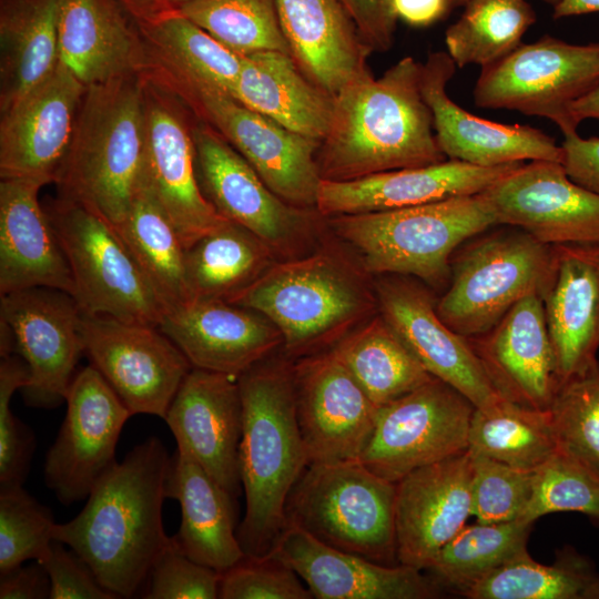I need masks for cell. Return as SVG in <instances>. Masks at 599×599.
<instances>
[{
  "mask_svg": "<svg viewBox=\"0 0 599 599\" xmlns=\"http://www.w3.org/2000/svg\"><path fill=\"white\" fill-rule=\"evenodd\" d=\"M170 460L163 443L149 437L99 479L77 517L53 526V538L116 598L132 597L175 544L162 520Z\"/></svg>",
  "mask_w": 599,
  "mask_h": 599,
  "instance_id": "1",
  "label": "cell"
},
{
  "mask_svg": "<svg viewBox=\"0 0 599 599\" xmlns=\"http://www.w3.org/2000/svg\"><path fill=\"white\" fill-rule=\"evenodd\" d=\"M422 63L404 57L375 79L367 72L334 97L316 161L322 180L349 181L446 160L420 87Z\"/></svg>",
  "mask_w": 599,
  "mask_h": 599,
  "instance_id": "2",
  "label": "cell"
},
{
  "mask_svg": "<svg viewBox=\"0 0 599 599\" xmlns=\"http://www.w3.org/2000/svg\"><path fill=\"white\" fill-rule=\"evenodd\" d=\"M243 429L238 449L245 515L237 529L247 556L272 552L287 526L286 502L308 466L295 412L293 364L256 363L237 377Z\"/></svg>",
  "mask_w": 599,
  "mask_h": 599,
  "instance_id": "3",
  "label": "cell"
},
{
  "mask_svg": "<svg viewBox=\"0 0 599 599\" xmlns=\"http://www.w3.org/2000/svg\"><path fill=\"white\" fill-rule=\"evenodd\" d=\"M144 144L141 73L87 87L54 182L59 197L120 225L140 189Z\"/></svg>",
  "mask_w": 599,
  "mask_h": 599,
  "instance_id": "4",
  "label": "cell"
},
{
  "mask_svg": "<svg viewBox=\"0 0 599 599\" xmlns=\"http://www.w3.org/2000/svg\"><path fill=\"white\" fill-rule=\"evenodd\" d=\"M230 303L254 309L281 332L291 357H304L343 335L377 300L341 254L319 251L270 266Z\"/></svg>",
  "mask_w": 599,
  "mask_h": 599,
  "instance_id": "5",
  "label": "cell"
},
{
  "mask_svg": "<svg viewBox=\"0 0 599 599\" xmlns=\"http://www.w3.org/2000/svg\"><path fill=\"white\" fill-rule=\"evenodd\" d=\"M328 219L359 252L365 271L413 275L436 288L449 284L457 247L497 225L480 194Z\"/></svg>",
  "mask_w": 599,
  "mask_h": 599,
  "instance_id": "6",
  "label": "cell"
},
{
  "mask_svg": "<svg viewBox=\"0 0 599 599\" xmlns=\"http://www.w3.org/2000/svg\"><path fill=\"white\" fill-rule=\"evenodd\" d=\"M395 504L396 483L359 459L311 464L288 495L286 520L328 546L394 566Z\"/></svg>",
  "mask_w": 599,
  "mask_h": 599,
  "instance_id": "7",
  "label": "cell"
},
{
  "mask_svg": "<svg viewBox=\"0 0 599 599\" xmlns=\"http://www.w3.org/2000/svg\"><path fill=\"white\" fill-rule=\"evenodd\" d=\"M554 270L555 246L527 232L516 227L485 235L450 262L449 284L436 311L459 335L480 336L524 297L542 298Z\"/></svg>",
  "mask_w": 599,
  "mask_h": 599,
  "instance_id": "8",
  "label": "cell"
},
{
  "mask_svg": "<svg viewBox=\"0 0 599 599\" xmlns=\"http://www.w3.org/2000/svg\"><path fill=\"white\" fill-rule=\"evenodd\" d=\"M68 260L83 314L159 326L169 307L116 229L89 209L58 197L45 207Z\"/></svg>",
  "mask_w": 599,
  "mask_h": 599,
  "instance_id": "9",
  "label": "cell"
},
{
  "mask_svg": "<svg viewBox=\"0 0 599 599\" xmlns=\"http://www.w3.org/2000/svg\"><path fill=\"white\" fill-rule=\"evenodd\" d=\"M597 87L599 42L572 44L544 35L483 68L474 101L479 108L546 118L566 136L579 125L572 114L575 103Z\"/></svg>",
  "mask_w": 599,
  "mask_h": 599,
  "instance_id": "10",
  "label": "cell"
},
{
  "mask_svg": "<svg viewBox=\"0 0 599 599\" xmlns=\"http://www.w3.org/2000/svg\"><path fill=\"white\" fill-rule=\"evenodd\" d=\"M475 409L461 393L433 377L378 407L374 432L358 459L397 483L419 467L466 451Z\"/></svg>",
  "mask_w": 599,
  "mask_h": 599,
  "instance_id": "11",
  "label": "cell"
},
{
  "mask_svg": "<svg viewBox=\"0 0 599 599\" xmlns=\"http://www.w3.org/2000/svg\"><path fill=\"white\" fill-rule=\"evenodd\" d=\"M84 355L130 413L164 419L192 365L159 326L110 316L82 318Z\"/></svg>",
  "mask_w": 599,
  "mask_h": 599,
  "instance_id": "12",
  "label": "cell"
},
{
  "mask_svg": "<svg viewBox=\"0 0 599 599\" xmlns=\"http://www.w3.org/2000/svg\"><path fill=\"white\" fill-rule=\"evenodd\" d=\"M215 129L283 201L316 210L322 177L316 154L321 142L290 131L230 95L207 90H173Z\"/></svg>",
  "mask_w": 599,
  "mask_h": 599,
  "instance_id": "13",
  "label": "cell"
},
{
  "mask_svg": "<svg viewBox=\"0 0 599 599\" xmlns=\"http://www.w3.org/2000/svg\"><path fill=\"white\" fill-rule=\"evenodd\" d=\"M192 138L201 190L221 216L250 230L274 255L293 252L306 240L319 215L317 210L283 201L203 120L192 123Z\"/></svg>",
  "mask_w": 599,
  "mask_h": 599,
  "instance_id": "14",
  "label": "cell"
},
{
  "mask_svg": "<svg viewBox=\"0 0 599 599\" xmlns=\"http://www.w3.org/2000/svg\"><path fill=\"white\" fill-rule=\"evenodd\" d=\"M160 82L144 79L145 144L140 187L190 247L226 219L204 196L195 167L192 123Z\"/></svg>",
  "mask_w": 599,
  "mask_h": 599,
  "instance_id": "15",
  "label": "cell"
},
{
  "mask_svg": "<svg viewBox=\"0 0 599 599\" xmlns=\"http://www.w3.org/2000/svg\"><path fill=\"white\" fill-rule=\"evenodd\" d=\"M65 402L64 419L45 456L44 480L70 506L87 499L116 463V443L132 414L92 365L75 373Z\"/></svg>",
  "mask_w": 599,
  "mask_h": 599,
  "instance_id": "16",
  "label": "cell"
},
{
  "mask_svg": "<svg viewBox=\"0 0 599 599\" xmlns=\"http://www.w3.org/2000/svg\"><path fill=\"white\" fill-rule=\"evenodd\" d=\"M0 297V319L11 328L16 352L29 368L21 389L26 403L38 408L61 405L84 354L80 306L69 293L50 287Z\"/></svg>",
  "mask_w": 599,
  "mask_h": 599,
  "instance_id": "17",
  "label": "cell"
},
{
  "mask_svg": "<svg viewBox=\"0 0 599 599\" xmlns=\"http://www.w3.org/2000/svg\"><path fill=\"white\" fill-rule=\"evenodd\" d=\"M479 194L497 225L551 246L599 244V196L573 182L561 162L521 163Z\"/></svg>",
  "mask_w": 599,
  "mask_h": 599,
  "instance_id": "18",
  "label": "cell"
},
{
  "mask_svg": "<svg viewBox=\"0 0 599 599\" xmlns=\"http://www.w3.org/2000/svg\"><path fill=\"white\" fill-rule=\"evenodd\" d=\"M295 412L311 464L358 459L377 407L331 348L293 364Z\"/></svg>",
  "mask_w": 599,
  "mask_h": 599,
  "instance_id": "19",
  "label": "cell"
},
{
  "mask_svg": "<svg viewBox=\"0 0 599 599\" xmlns=\"http://www.w3.org/2000/svg\"><path fill=\"white\" fill-rule=\"evenodd\" d=\"M85 89L59 61L49 77L1 112V179L55 182Z\"/></svg>",
  "mask_w": 599,
  "mask_h": 599,
  "instance_id": "20",
  "label": "cell"
},
{
  "mask_svg": "<svg viewBox=\"0 0 599 599\" xmlns=\"http://www.w3.org/2000/svg\"><path fill=\"white\" fill-rule=\"evenodd\" d=\"M376 300L379 314L432 376L453 386L476 408H489L504 398L469 339L445 324L422 285L384 278L376 286Z\"/></svg>",
  "mask_w": 599,
  "mask_h": 599,
  "instance_id": "21",
  "label": "cell"
},
{
  "mask_svg": "<svg viewBox=\"0 0 599 599\" xmlns=\"http://www.w3.org/2000/svg\"><path fill=\"white\" fill-rule=\"evenodd\" d=\"M456 64L437 51L422 64L420 87L433 114L437 143L446 158L479 166L524 161L562 163V148L542 131L521 124H502L473 115L447 94Z\"/></svg>",
  "mask_w": 599,
  "mask_h": 599,
  "instance_id": "22",
  "label": "cell"
},
{
  "mask_svg": "<svg viewBox=\"0 0 599 599\" xmlns=\"http://www.w3.org/2000/svg\"><path fill=\"white\" fill-rule=\"evenodd\" d=\"M164 420L177 447L187 450L223 489L237 499L242 491L238 449L243 429L237 378L192 367Z\"/></svg>",
  "mask_w": 599,
  "mask_h": 599,
  "instance_id": "23",
  "label": "cell"
},
{
  "mask_svg": "<svg viewBox=\"0 0 599 599\" xmlns=\"http://www.w3.org/2000/svg\"><path fill=\"white\" fill-rule=\"evenodd\" d=\"M468 449L419 467L396 483L395 528L400 565L427 570L471 517Z\"/></svg>",
  "mask_w": 599,
  "mask_h": 599,
  "instance_id": "24",
  "label": "cell"
},
{
  "mask_svg": "<svg viewBox=\"0 0 599 599\" xmlns=\"http://www.w3.org/2000/svg\"><path fill=\"white\" fill-rule=\"evenodd\" d=\"M160 329L193 367L238 377L281 344L261 313L219 298H195L170 309Z\"/></svg>",
  "mask_w": 599,
  "mask_h": 599,
  "instance_id": "25",
  "label": "cell"
},
{
  "mask_svg": "<svg viewBox=\"0 0 599 599\" xmlns=\"http://www.w3.org/2000/svg\"><path fill=\"white\" fill-rule=\"evenodd\" d=\"M273 552L317 599H432L439 586L423 570L383 565L339 550L287 524Z\"/></svg>",
  "mask_w": 599,
  "mask_h": 599,
  "instance_id": "26",
  "label": "cell"
},
{
  "mask_svg": "<svg viewBox=\"0 0 599 599\" xmlns=\"http://www.w3.org/2000/svg\"><path fill=\"white\" fill-rule=\"evenodd\" d=\"M521 163L479 166L449 159L436 164L393 170L349 181L322 180L316 210L323 217H332L476 195Z\"/></svg>",
  "mask_w": 599,
  "mask_h": 599,
  "instance_id": "27",
  "label": "cell"
},
{
  "mask_svg": "<svg viewBox=\"0 0 599 599\" xmlns=\"http://www.w3.org/2000/svg\"><path fill=\"white\" fill-rule=\"evenodd\" d=\"M469 343L504 398L549 408L560 382L540 295L520 300L489 332Z\"/></svg>",
  "mask_w": 599,
  "mask_h": 599,
  "instance_id": "28",
  "label": "cell"
},
{
  "mask_svg": "<svg viewBox=\"0 0 599 599\" xmlns=\"http://www.w3.org/2000/svg\"><path fill=\"white\" fill-rule=\"evenodd\" d=\"M555 246V270L542 295L560 384L599 366V244Z\"/></svg>",
  "mask_w": 599,
  "mask_h": 599,
  "instance_id": "29",
  "label": "cell"
},
{
  "mask_svg": "<svg viewBox=\"0 0 599 599\" xmlns=\"http://www.w3.org/2000/svg\"><path fill=\"white\" fill-rule=\"evenodd\" d=\"M43 183L0 182V296L50 287L73 296L72 273L53 224L39 201Z\"/></svg>",
  "mask_w": 599,
  "mask_h": 599,
  "instance_id": "30",
  "label": "cell"
},
{
  "mask_svg": "<svg viewBox=\"0 0 599 599\" xmlns=\"http://www.w3.org/2000/svg\"><path fill=\"white\" fill-rule=\"evenodd\" d=\"M129 16L118 0H60L59 61L85 87L142 73L150 55Z\"/></svg>",
  "mask_w": 599,
  "mask_h": 599,
  "instance_id": "31",
  "label": "cell"
},
{
  "mask_svg": "<svg viewBox=\"0 0 599 599\" xmlns=\"http://www.w3.org/2000/svg\"><path fill=\"white\" fill-rule=\"evenodd\" d=\"M283 33L300 70L335 97L369 72L370 49L339 0H276Z\"/></svg>",
  "mask_w": 599,
  "mask_h": 599,
  "instance_id": "32",
  "label": "cell"
},
{
  "mask_svg": "<svg viewBox=\"0 0 599 599\" xmlns=\"http://www.w3.org/2000/svg\"><path fill=\"white\" fill-rule=\"evenodd\" d=\"M165 490L181 508L180 529L173 536L180 551L220 572L245 556L237 538L236 499L184 448L171 456Z\"/></svg>",
  "mask_w": 599,
  "mask_h": 599,
  "instance_id": "33",
  "label": "cell"
},
{
  "mask_svg": "<svg viewBox=\"0 0 599 599\" xmlns=\"http://www.w3.org/2000/svg\"><path fill=\"white\" fill-rule=\"evenodd\" d=\"M231 97L318 142L327 134L334 111V97L314 84L291 54L281 51L244 55Z\"/></svg>",
  "mask_w": 599,
  "mask_h": 599,
  "instance_id": "34",
  "label": "cell"
},
{
  "mask_svg": "<svg viewBox=\"0 0 599 599\" xmlns=\"http://www.w3.org/2000/svg\"><path fill=\"white\" fill-rule=\"evenodd\" d=\"M149 54L171 74L174 90H207L230 95L243 57L176 11L136 20ZM173 89V88H172Z\"/></svg>",
  "mask_w": 599,
  "mask_h": 599,
  "instance_id": "35",
  "label": "cell"
},
{
  "mask_svg": "<svg viewBox=\"0 0 599 599\" xmlns=\"http://www.w3.org/2000/svg\"><path fill=\"white\" fill-rule=\"evenodd\" d=\"M59 1L1 0V112L17 103L58 65Z\"/></svg>",
  "mask_w": 599,
  "mask_h": 599,
  "instance_id": "36",
  "label": "cell"
},
{
  "mask_svg": "<svg viewBox=\"0 0 599 599\" xmlns=\"http://www.w3.org/2000/svg\"><path fill=\"white\" fill-rule=\"evenodd\" d=\"M274 253L246 227L226 220L185 248L191 300L230 302L273 265Z\"/></svg>",
  "mask_w": 599,
  "mask_h": 599,
  "instance_id": "37",
  "label": "cell"
},
{
  "mask_svg": "<svg viewBox=\"0 0 599 599\" xmlns=\"http://www.w3.org/2000/svg\"><path fill=\"white\" fill-rule=\"evenodd\" d=\"M332 349L377 408L434 377L380 314Z\"/></svg>",
  "mask_w": 599,
  "mask_h": 599,
  "instance_id": "38",
  "label": "cell"
},
{
  "mask_svg": "<svg viewBox=\"0 0 599 599\" xmlns=\"http://www.w3.org/2000/svg\"><path fill=\"white\" fill-rule=\"evenodd\" d=\"M469 599H599V573L571 547L551 565L524 551L466 591Z\"/></svg>",
  "mask_w": 599,
  "mask_h": 599,
  "instance_id": "39",
  "label": "cell"
},
{
  "mask_svg": "<svg viewBox=\"0 0 599 599\" xmlns=\"http://www.w3.org/2000/svg\"><path fill=\"white\" fill-rule=\"evenodd\" d=\"M468 450L514 468L534 471L557 450L548 409L502 398L489 408H476Z\"/></svg>",
  "mask_w": 599,
  "mask_h": 599,
  "instance_id": "40",
  "label": "cell"
},
{
  "mask_svg": "<svg viewBox=\"0 0 599 599\" xmlns=\"http://www.w3.org/2000/svg\"><path fill=\"white\" fill-rule=\"evenodd\" d=\"M169 311L191 301L185 247L172 223L142 187L125 220L114 226Z\"/></svg>",
  "mask_w": 599,
  "mask_h": 599,
  "instance_id": "41",
  "label": "cell"
},
{
  "mask_svg": "<svg viewBox=\"0 0 599 599\" xmlns=\"http://www.w3.org/2000/svg\"><path fill=\"white\" fill-rule=\"evenodd\" d=\"M532 524L512 520L465 525L428 567L439 586L464 595L493 571L527 550Z\"/></svg>",
  "mask_w": 599,
  "mask_h": 599,
  "instance_id": "42",
  "label": "cell"
},
{
  "mask_svg": "<svg viewBox=\"0 0 599 599\" xmlns=\"http://www.w3.org/2000/svg\"><path fill=\"white\" fill-rule=\"evenodd\" d=\"M536 21L526 0H468L459 19L445 33L447 53L456 67L481 69L502 59L521 42Z\"/></svg>",
  "mask_w": 599,
  "mask_h": 599,
  "instance_id": "43",
  "label": "cell"
},
{
  "mask_svg": "<svg viewBox=\"0 0 599 599\" xmlns=\"http://www.w3.org/2000/svg\"><path fill=\"white\" fill-rule=\"evenodd\" d=\"M174 11L242 57L258 51L291 54L276 0H185Z\"/></svg>",
  "mask_w": 599,
  "mask_h": 599,
  "instance_id": "44",
  "label": "cell"
},
{
  "mask_svg": "<svg viewBox=\"0 0 599 599\" xmlns=\"http://www.w3.org/2000/svg\"><path fill=\"white\" fill-rule=\"evenodd\" d=\"M548 410L558 450L599 476V366L560 384Z\"/></svg>",
  "mask_w": 599,
  "mask_h": 599,
  "instance_id": "45",
  "label": "cell"
},
{
  "mask_svg": "<svg viewBox=\"0 0 599 599\" xmlns=\"http://www.w3.org/2000/svg\"><path fill=\"white\" fill-rule=\"evenodd\" d=\"M559 511H577L599 522V476L557 450L534 470L531 498L518 520L534 524Z\"/></svg>",
  "mask_w": 599,
  "mask_h": 599,
  "instance_id": "46",
  "label": "cell"
},
{
  "mask_svg": "<svg viewBox=\"0 0 599 599\" xmlns=\"http://www.w3.org/2000/svg\"><path fill=\"white\" fill-rule=\"evenodd\" d=\"M54 520L49 508L22 486L0 488V575L51 549Z\"/></svg>",
  "mask_w": 599,
  "mask_h": 599,
  "instance_id": "47",
  "label": "cell"
},
{
  "mask_svg": "<svg viewBox=\"0 0 599 599\" xmlns=\"http://www.w3.org/2000/svg\"><path fill=\"white\" fill-rule=\"evenodd\" d=\"M470 455L471 517L486 524L518 520L531 498L534 471L514 468L485 456Z\"/></svg>",
  "mask_w": 599,
  "mask_h": 599,
  "instance_id": "48",
  "label": "cell"
},
{
  "mask_svg": "<svg viewBox=\"0 0 599 599\" xmlns=\"http://www.w3.org/2000/svg\"><path fill=\"white\" fill-rule=\"evenodd\" d=\"M29 380L26 362L16 355L0 363V488L22 486L29 471L34 447L31 429L11 412L10 402L17 389Z\"/></svg>",
  "mask_w": 599,
  "mask_h": 599,
  "instance_id": "49",
  "label": "cell"
},
{
  "mask_svg": "<svg viewBox=\"0 0 599 599\" xmlns=\"http://www.w3.org/2000/svg\"><path fill=\"white\" fill-rule=\"evenodd\" d=\"M222 599H311L312 592L301 577L275 552L245 555L221 572Z\"/></svg>",
  "mask_w": 599,
  "mask_h": 599,
  "instance_id": "50",
  "label": "cell"
},
{
  "mask_svg": "<svg viewBox=\"0 0 599 599\" xmlns=\"http://www.w3.org/2000/svg\"><path fill=\"white\" fill-rule=\"evenodd\" d=\"M149 576L148 599L219 598L221 572L190 559L176 544L159 557Z\"/></svg>",
  "mask_w": 599,
  "mask_h": 599,
  "instance_id": "51",
  "label": "cell"
},
{
  "mask_svg": "<svg viewBox=\"0 0 599 599\" xmlns=\"http://www.w3.org/2000/svg\"><path fill=\"white\" fill-rule=\"evenodd\" d=\"M50 579V599H114L90 567L64 544L53 540L48 555L38 561Z\"/></svg>",
  "mask_w": 599,
  "mask_h": 599,
  "instance_id": "52",
  "label": "cell"
},
{
  "mask_svg": "<svg viewBox=\"0 0 599 599\" xmlns=\"http://www.w3.org/2000/svg\"><path fill=\"white\" fill-rule=\"evenodd\" d=\"M339 1L372 52H385L392 48L397 22L393 0Z\"/></svg>",
  "mask_w": 599,
  "mask_h": 599,
  "instance_id": "53",
  "label": "cell"
},
{
  "mask_svg": "<svg viewBox=\"0 0 599 599\" xmlns=\"http://www.w3.org/2000/svg\"><path fill=\"white\" fill-rule=\"evenodd\" d=\"M562 165L568 176L599 196V138L566 135L561 144Z\"/></svg>",
  "mask_w": 599,
  "mask_h": 599,
  "instance_id": "54",
  "label": "cell"
},
{
  "mask_svg": "<svg viewBox=\"0 0 599 599\" xmlns=\"http://www.w3.org/2000/svg\"><path fill=\"white\" fill-rule=\"evenodd\" d=\"M1 599H43L49 598L50 579L41 564L35 561L0 575Z\"/></svg>",
  "mask_w": 599,
  "mask_h": 599,
  "instance_id": "55",
  "label": "cell"
},
{
  "mask_svg": "<svg viewBox=\"0 0 599 599\" xmlns=\"http://www.w3.org/2000/svg\"><path fill=\"white\" fill-rule=\"evenodd\" d=\"M397 19L413 27H426L440 20L451 8L450 0H393Z\"/></svg>",
  "mask_w": 599,
  "mask_h": 599,
  "instance_id": "56",
  "label": "cell"
},
{
  "mask_svg": "<svg viewBox=\"0 0 599 599\" xmlns=\"http://www.w3.org/2000/svg\"><path fill=\"white\" fill-rule=\"evenodd\" d=\"M134 21L175 10L185 0H118Z\"/></svg>",
  "mask_w": 599,
  "mask_h": 599,
  "instance_id": "57",
  "label": "cell"
},
{
  "mask_svg": "<svg viewBox=\"0 0 599 599\" xmlns=\"http://www.w3.org/2000/svg\"><path fill=\"white\" fill-rule=\"evenodd\" d=\"M591 12H599V0H558L554 6V17L557 19Z\"/></svg>",
  "mask_w": 599,
  "mask_h": 599,
  "instance_id": "58",
  "label": "cell"
},
{
  "mask_svg": "<svg viewBox=\"0 0 599 599\" xmlns=\"http://www.w3.org/2000/svg\"><path fill=\"white\" fill-rule=\"evenodd\" d=\"M572 114L578 124L588 119L599 120V87L575 103Z\"/></svg>",
  "mask_w": 599,
  "mask_h": 599,
  "instance_id": "59",
  "label": "cell"
},
{
  "mask_svg": "<svg viewBox=\"0 0 599 599\" xmlns=\"http://www.w3.org/2000/svg\"><path fill=\"white\" fill-rule=\"evenodd\" d=\"M542 1L550 3L552 6H555L558 2V0H542ZM468 0H450L451 8L465 6Z\"/></svg>",
  "mask_w": 599,
  "mask_h": 599,
  "instance_id": "60",
  "label": "cell"
}]
</instances>
